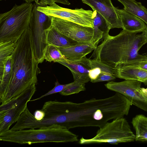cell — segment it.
<instances>
[{
  "label": "cell",
  "instance_id": "6da1fadb",
  "mask_svg": "<svg viewBox=\"0 0 147 147\" xmlns=\"http://www.w3.org/2000/svg\"><path fill=\"white\" fill-rule=\"evenodd\" d=\"M131 105L126 97L118 92L105 98H93L80 103L55 101L58 124L68 129L100 127L110 120L128 115Z\"/></svg>",
  "mask_w": 147,
  "mask_h": 147
},
{
  "label": "cell",
  "instance_id": "7a4b0ae2",
  "mask_svg": "<svg viewBox=\"0 0 147 147\" xmlns=\"http://www.w3.org/2000/svg\"><path fill=\"white\" fill-rule=\"evenodd\" d=\"M33 49L31 32L28 27L17 42L12 56L11 76L4 98L0 102L1 104L36 84L39 63Z\"/></svg>",
  "mask_w": 147,
  "mask_h": 147
},
{
  "label": "cell",
  "instance_id": "3957f363",
  "mask_svg": "<svg viewBox=\"0 0 147 147\" xmlns=\"http://www.w3.org/2000/svg\"><path fill=\"white\" fill-rule=\"evenodd\" d=\"M102 40L91 57L115 68L142 58L143 55L139 54L138 51L147 43V39L143 32L138 34L124 29L115 36L109 34Z\"/></svg>",
  "mask_w": 147,
  "mask_h": 147
},
{
  "label": "cell",
  "instance_id": "277c9868",
  "mask_svg": "<svg viewBox=\"0 0 147 147\" xmlns=\"http://www.w3.org/2000/svg\"><path fill=\"white\" fill-rule=\"evenodd\" d=\"M38 129L7 131L0 134L1 141L20 144L67 143L78 141V136L64 126L56 124Z\"/></svg>",
  "mask_w": 147,
  "mask_h": 147
},
{
  "label": "cell",
  "instance_id": "5b68a950",
  "mask_svg": "<svg viewBox=\"0 0 147 147\" xmlns=\"http://www.w3.org/2000/svg\"><path fill=\"white\" fill-rule=\"evenodd\" d=\"M34 4H15L9 11L0 14V41L17 42L28 27Z\"/></svg>",
  "mask_w": 147,
  "mask_h": 147
},
{
  "label": "cell",
  "instance_id": "8992f818",
  "mask_svg": "<svg viewBox=\"0 0 147 147\" xmlns=\"http://www.w3.org/2000/svg\"><path fill=\"white\" fill-rule=\"evenodd\" d=\"M95 136L91 139L83 137L79 141L80 144L107 143L117 145L135 140L136 135L131 129L127 120L123 117L107 122L99 128Z\"/></svg>",
  "mask_w": 147,
  "mask_h": 147
},
{
  "label": "cell",
  "instance_id": "52a82bcc",
  "mask_svg": "<svg viewBox=\"0 0 147 147\" xmlns=\"http://www.w3.org/2000/svg\"><path fill=\"white\" fill-rule=\"evenodd\" d=\"M34 84L18 95L0 106V134L8 131L16 122L27 107V104L34 94L36 88Z\"/></svg>",
  "mask_w": 147,
  "mask_h": 147
},
{
  "label": "cell",
  "instance_id": "ba28073f",
  "mask_svg": "<svg viewBox=\"0 0 147 147\" xmlns=\"http://www.w3.org/2000/svg\"><path fill=\"white\" fill-rule=\"evenodd\" d=\"M52 17L38 11L34 4L29 27L32 34L33 51L38 63L44 60V54L47 45L46 31L52 26Z\"/></svg>",
  "mask_w": 147,
  "mask_h": 147
},
{
  "label": "cell",
  "instance_id": "9c48e42d",
  "mask_svg": "<svg viewBox=\"0 0 147 147\" xmlns=\"http://www.w3.org/2000/svg\"><path fill=\"white\" fill-rule=\"evenodd\" d=\"M37 9L46 15L73 22L83 26L93 27V12L82 8L71 9L59 6L55 3L51 5L37 6Z\"/></svg>",
  "mask_w": 147,
  "mask_h": 147
},
{
  "label": "cell",
  "instance_id": "30bf717a",
  "mask_svg": "<svg viewBox=\"0 0 147 147\" xmlns=\"http://www.w3.org/2000/svg\"><path fill=\"white\" fill-rule=\"evenodd\" d=\"M142 82L132 80H127L119 82H109L105 84L108 89L124 96L134 105L147 112V96L141 90Z\"/></svg>",
  "mask_w": 147,
  "mask_h": 147
},
{
  "label": "cell",
  "instance_id": "8fae6325",
  "mask_svg": "<svg viewBox=\"0 0 147 147\" xmlns=\"http://www.w3.org/2000/svg\"><path fill=\"white\" fill-rule=\"evenodd\" d=\"M52 26L68 38L79 43H87L94 40L93 28L85 26L67 20L52 18Z\"/></svg>",
  "mask_w": 147,
  "mask_h": 147
},
{
  "label": "cell",
  "instance_id": "7c38bea8",
  "mask_svg": "<svg viewBox=\"0 0 147 147\" xmlns=\"http://www.w3.org/2000/svg\"><path fill=\"white\" fill-rule=\"evenodd\" d=\"M93 11H96L106 20L111 29L117 28L123 29V26L117 8L112 4L111 0H82Z\"/></svg>",
  "mask_w": 147,
  "mask_h": 147
},
{
  "label": "cell",
  "instance_id": "4fadbf2b",
  "mask_svg": "<svg viewBox=\"0 0 147 147\" xmlns=\"http://www.w3.org/2000/svg\"><path fill=\"white\" fill-rule=\"evenodd\" d=\"M59 63L66 66L70 70L73 76L74 81L85 84L90 81L88 76L89 72L91 69L90 58L85 56L78 60L67 59L65 62Z\"/></svg>",
  "mask_w": 147,
  "mask_h": 147
},
{
  "label": "cell",
  "instance_id": "5bb4252c",
  "mask_svg": "<svg viewBox=\"0 0 147 147\" xmlns=\"http://www.w3.org/2000/svg\"><path fill=\"white\" fill-rule=\"evenodd\" d=\"M97 45L93 41L87 43H79L77 45L60 47L61 53L67 59L72 60L80 59L94 50Z\"/></svg>",
  "mask_w": 147,
  "mask_h": 147
},
{
  "label": "cell",
  "instance_id": "9a60e30c",
  "mask_svg": "<svg viewBox=\"0 0 147 147\" xmlns=\"http://www.w3.org/2000/svg\"><path fill=\"white\" fill-rule=\"evenodd\" d=\"M117 10L122 24L123 29L138 33L142 32L147 29L146 25L141 19L124 9L117 8Z\"/></svg>",
  "mask_w": 147,
  "mask_h": 147
},
{
  "label": "cell",
  "instance_id": "2e32d148",
  "mask_svg": "<svg viewBox=\"0 0 147 147\" xmlns=\"http://www.w3.org/2000/svg\"><path fill=\"white\" fill-rule=\"evenodd\" d=\"M116 78L137 80L147 85V70L138 67L124 66L116 68Z\"/></svg>",
  "mask_w": 147,
  "mask_h": 147
},
{
  "label": "cell",
  "instance_id": "e0dca14e",
  "mask_svg": "<svg viewBox=\"0 0 147 147\" xmlns=\"http://www.w3.org/2000/svg\"><path fill=\"white\" fill-rule=\"evenodd\" d=\"M93 40L98 45L100 40L109 34L110 26L105 18L96 11H94Z\"/></svg>",
  "mask_w": 147,
  "mask_h": 147
},
{
  "label": "cell",
  "instance_id": "ac0fdd59",
  "mask_svg": "<svg viewBox=\"0 0 147 147\" xmlns=\"http://www.w3.org/2000/svg\"><path fill=\"white\" fill-rule=\"evenodd\" d=\"M46 41L47 44L53 45L59 48L73 46L79 44L67 38L53 26L46 31Z\"/></svg>",
  "mask_w": 147,
  "mask_h": 147
},
{
  "label": "cell",
  "instance_id": "d6986e66",
  "mask_svg": "<svg viewBox=\"0 0 147 147\" xmlns=\"http://www.w3.org/2000/svg\"><path fill=\"white\" fill-rule=\"evenodd\" d=\"M124 6L123 9L141 19L147 24V9L136 0H117Z\"/></svg>",
  "mask_w": 147,
  "mask_h": 147
},
{
  "label": "cell",
  "instance_id": "ffe728a7",
  "mask_svg": "<svg viewBox=\"0 0 147 147\" xmlns=\"http://www.w3.org/2000/svg\"><path fill=\"white\" fill-rule=\"evenodd\" d=\"M131 123L136 132L135 141L147 142V117L137 115L132 119Z\"/></svg>",
  "mask_w": 147,
  "mask_h": 147
},
{
  "label": "cell",
  "instance_id": "44dd1931",
  "mask_svg": "<svg viewBox=\"0 0 147 147\" xmlns=\"http://www.w3.org/2000/svg\"><path fill=\"white\" fill-rule=\"evenodd\" d=\"M12 57L5 63L3 72L0 74V102L2 100L6 92L12 73Z\"/></svg>",
  "mask_w": 147,
  "mask_h": 147
},
{
  "label": "cell",
  "instance_id": "7402d4cb",
  "mask_svg": "<svg viewBox=\"0 0 147 147\" xmlns=\"http://www.w3.org/2000/svg\"><path fill=\"white\" fill-rule=\"evenodd\" d=\"M16 44L11 41H0V73L3 72L5 62L12 57Z\"/></svg>",
  "mask_w": 147,
  "mask_h": 147
},
{
  "label": "cell",
  "instance_id": "603a6c76",
  "mask_svg": "<svg viewBox=\"0 0 147 147\" xmlns=\"http://www.w3.org/2000/svg\"><path fill=\"white\" fill-rule=\"evenodd\" d=\"M67 59L61 53L59 48L53 45L48 44L45 51L44 59L51 62H65Z\"/></svg>",
  "mask_w": 147,
  "mask_h": 147
},
{
  "label": "cell",
  "instance_id": "cb8c5ba5",
  "mask_svg": "<svg viewBox=\"0 0 147 147\" xmlns=\"http://www.w3.org/2000/svg\"><path fill=\"white\" fill-rule=\"evenodd\" d=\"M85 84L74 81L69 83V85L59 93L63 96H67L79 93L86 90Z\"/></svg>",
  "mask_w": 147,
  "mask_h": 147
},
{
  "label": "cell",
  "instance_id": "d4e9b609",
  "mask_svg": "<svg viewBox=\"0 0 147 147\" xmlns=\"http://www.w3.org/2000/svg\"><path fill=\"white\" fill-rule=\"evenodd\" d=\"M90 62L91 69L95 67H98L100 69L101 71L115 74L116 77V68L112 67L99 60L94 59H90Z\"/></svg>",
  "mask_w": 147,
  "mask_h": 147
},
{
  "label": "cell",
  "instance_id": "484cf974",
  "mask_svg": "<svg viewBox=\"0 0 147 147\" xmlns=\"http://www.w3.org/2000/svg\"><path fill=\"white\" fill-rule=\"evenodd\" d=\"M124 66L137 67L147 70V56L143 55L141 58L123 64L119 67Z\"/></svg>",
  "mask_w": 147,
  "mask_h": 147
},
{
  "label": "cell",
  "instance_id": "4316f807",
  "mask_svg": "<svg viewBox=\"0 0 147 147\" xmlns=\"http://www.w3.org/2000/svg\"><path fill=\"white\" fill-rule=\"evenodd\" d=\"M69 85V83L67 84H60L57 81L55 83V86L53 88L40 97L33 100H30V101H34L40 99L42 98L47 96L58 92L59 93L66 88Z\"/></svg>",
  "mask_w": 147,
  "mask_h": 147
},
{
  "label": "cell",
  "instance_id": "83f0119b",
  "mask_svg": "<svg viewBox=\"0 0 147 147\" xmlns=\"http://www.w3.org/2000/svg\"><path fill=\"white\" fill-rule=\"evenodd\" d=\"M116 78V76L115 74L101 71L97 79L93 81L92 83H95L101 82L109 81L115 80Z\"/></svg>",
  "mask_w": 147,
  "mask_h": 147
},
{
  "label": "cell",
  "instance_id": "f1b7e54d",
  "mask_svg": "<svg viewBox=\"0 0 147 147\" xmlns=\"http://www.w3.org/2000/svg\"><path fill=\"white\" fill-rule=\"evenodd\" d=\"M101 71L100 69L98 67H95L90 70L88 73V76L91 82H92L97 79Z\"/></svg>",
  "mask_w": 147,
  "mask_h": 147
},
{
  "label": "cell",
  "instance_id": "f546056e",
  "mask_svg": "<svg viewBox=\"0 0 147 147\" xmlns=\"http://www.w3.org/2000/svg\"><path fill=\"white\" fill-rule=\"evenodd\" d=\"M34 115L36 120L41 121L44 118L45 114L44 111L42 109L37 110L35 111Z\"/></svg>",
  "mask_w": 147,
  "mask_h": 147
},
{
  "label": "cell",
  "instance_id": "4dcf8cb0",
  "mask_svg": "<svg viewBox=\"0 0 147 147\" xmlns=\"http://www.w3.org/2000/svg\"><path fill=\"white\" fill-rule=\"evenodd\" d=\"M38 5H40L45 6L48 5H51L54 3V0H38Z\"/></svg>",
  "mask_w": 147,
  "mask_h": 147
},
{
  "label": "cell",
  "instance_id": "1f68e13d",
  "mask_svg": "<svg viewBox=\"0 0 147 147\" xmlns=\"http://www.w3.org/2000/svg\"><path fill=\"white\" fill-rule=\"evenodd\" d=\"M54 2L60 3L64 5H69L70 3L68 0H54Z\"/></svg>",
  "mask_w": 147,
  "mask_h": 147
},
{
  "label": "cell",
  "instance_id": "d6a6232c",
  "mask_svg": "<svg viewBox=\"0 0 147 147\" xmlns=\"http://www.w3.org/2000/svg\"><path fill=\"white\" fill-rule=\"evenodd\" d=\"M26 2L29 3H31V2L34 1L38 5V4L39 0H24Z\"/></svg>",
  "mask_w": 147,
  "mask_h": 147
},
{
  "label": "cell",
  "instance_id": "836d02e7",
  "mask_svg": "<svg viewBox=\"0 0 147 147\" xmlns=\"http://www.w3.org/2000/svg\"><path fill=\"white\" fill-rule=\"evenodd\" d=\"M141 90L142 92L144 93L147 94V88H141Z\"/></svg>",
  "mask_w": 147,
  "mask_h": 147
},
{
  "label": "cell",
  "instance_id": "e575fe53",
  "mask_svg": "<svg viewBox=\"0 0 147 147\" xmlns=\"http://www.w3.org/2000/svg\"><path fill=\"white\" fill-rule=\"evenodd\" d=\"M142 32H143L144 33L147 39V29L145 31H144Z\"/></svg>",
  "mask_w": 147,
  "mask_h": 147
},
{
  "label": "cell",
  "instance_id": "d590c367",
  "mask_svg": "<svg viewBox=\"0 0 147 147\" xmlns=\"http://www.w3.org/2000/svg\"><path fill=\"white\" fill-rule=\"evenodd\" d=\"M144 94H145L147 96V94H145V93H144Z\"/></svg>",
  "mask_w": 147,
  "mask_h": 147
},
{
  "label": "cell",
  "instance_id": "8d00e7d4",
  "mask_svg": "<svg viewBox=\"0 0 147 147\" xmlns=\"http://www.w3.org/2000/svg\"><path fill=\"white\" fill-rule=\"evenodd\" d=\"M146 56H147V54L146 55Z\"/></svg>",
  "mask_w": 147,
  "mask_h": 147
},
{
  "label": "cell",
  "instance_id": "74e56055",
  "mask_svg": "<svg viewBox=\"0 0 147 147\" xmlns=\"http://www.w3.org/2000/svg\"></svg>",
  "mask_w": 147,
  "mask_h": 147
}]
</instances>
